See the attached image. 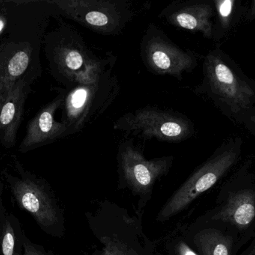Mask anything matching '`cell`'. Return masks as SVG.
Returning a JSON list of instances; mask_svg holds the SVG:
<instances>
[{
  "mask_svg": "<svg viewBox=\"0 0 255 255\" xmlns=\"http://www.w3.org/2000/svg\"><path fill=\"white\" fill-rule=\"evenodd\" d=\"M238 145H232L212 156L176 189L156 216L164 223L185 211L197 198L214 187L231 169L239 157Z\"/></svg>",
  "mask_w": 255,
  "mask_h": 255,
  "instance_id": "cell-8",
  "label": "cell"
},
{
  "mask_svg": "<svg viewBox=\"0 0 255 255\" xmlns=\"http://www.w3.org/2000/svg\"><path fill=\"white\" fill-rule=\"evenodd\" d=\"M173 156L148 160L131 141L123 142L118 148V188L128 190L136 199L134 212L143 217L152 199L154 186L166 176L173 165Z\"/></svg>",
  "mask_w": 255,
  "mask_h": 255,
  "instance_id": "cell-5",
  "label": "cell"
},
{
  "mask_svg": "<svg viewBox=\"0 0 255 255\" xmlns=\"http://www.w3.org/2000/svg\"><path fill=\"white\" fill-rule=\"evenodd\" d=\"M255 217V193L248 189L232 193L221 210L211 216V220L226 222L244 229L251 224Z\"/></svg>",
  "mask_w": 255,
  "mask_h": 255,
  "instance_id": "cell-15",
  "label": "cell"
},
{
  "mask_svg": "<svg viewBox=\"0 0 255 255\" xmlns=\"http://www.w3.org/2000/svg\"><path fill=\"white\" fill-rule=\"evenodd\" d=\"M212 16V7L207 3L173 2L161 12L160 17L180 29L200 32L204 37L211 38Z\"/></svg>",
  "mask_w": 255,
  "mask_h": 255,
  "instance_id": "cell-14",
  "label": "cell"
},
{
  "mask_svg": "<svg viewBox=\"0 0 255 255\" xmlns=\"http://www.w3.org/2000/svg\"><path fill=\"white\" fill-rule=\"evenodd\" d=\"M190 242L200 255H230L232 242L220 230L198 224L186 226Z\"/></svg>",
  "mask_w": 255,
  "mask_h": 255,
  "instance_id": "cell-17",
  "label": "cell"
},
{
  "mask_svg": "<svg viewBox=\"0 0 255 255\" xmlns=\"http://www.w3.org/2000/svg\"><path fill=\"white\" fill-rule=\"evenodd\" d=\"M4 186L5 185H4V181L0 178V220L7 212L4 204H3V193H4Z\"/></svg>",
  "mask_w": 255,
  "mask_h": 255,
  "instance_id": "cell-22",
  "label": "cell"
},
{
  "mask_svg": "<svg viewBox=\"0 0 255 255\" xmlns=\"http://www.w3.org/2000/svg\"><path fill=\"white\" fill-rule=\"evenodd\" d=\"M26 236L18 217L6 213L0 220V255H23Z\"/></svg>",
  "mask_w": 255,
  "mask_h": 255,
  "instance_id": "cell-18",
  "label": "cell"
},
{
  "mask_svg": "<svg viewBox=\"0 0 255 255\" xmlns=\"http://www.w3.org/2000/svg\"><path fill=\"white\" fill-rule=\"evenodd\" d=\"M64 100L63 91L50 103L42 107L28 122L26 134L19 145V152L26 153L69 136L66 126L55 118L57 110L61 109Z\"/></svg>",
  "mask_w": 255,
  "mask_h": 255,
  "instance_id": "cell-12",
  "label": "cell"
},
{
  "mask_svg": "<svg viewBox=\"0 0 255 255\" xmlns=\"http://www.w3.org/2000/svg\"><path fill=\"white\" fill-rule=\"evenodd\" d=\"M236 1L234 0H217L215 1V7L220 24L223 28L229 25L232 19L235 4Z\"/></svg>",
  "mask_w": 255,
  "mask_h": 255,
  "instance_id": "cell-20",
  "label": "cell"
},
{
  "mask_svg": "<svg viewBox=\"0 0 255 255\" xmlns=\"http://www.w3.org/2000/svg\"><path fill=\"white\" fill-rule=\"evenodd\" d=\"M142 219L112 201L98 202L94 209L85 212L95 240L90 255H161L157 241L144 232Z\"/></svg>",
  "mask_w": 255,
  "mask_h": 255,
  "instance_id": "cell-1",
  "label": "cell"
},
{
  "mask_svg": "<svg viewBox=\"0 0 255 255\" xmlns=\"http://www.w3.org/2000/svg\"><path fill=\"white\" fill-rule=\"evenodd\" d=\"M32 81H18L0 105V143L5 148H13L24 115L25 104L31 91Z\"/></svg>",
  "mask_w": 255,
  "mask_h": 255,
  "instance_id": "cell-13",
  "label": "cell"
},
{
  "mask_svg": "<svg viewBox=\"0 0 255 255\" xmlns=\"http://www.w3.org/2000/svg\"><path fill=\"white\" fill-rule=\"evenodd\" d=\"M43 46L51 75L67 89L78 75L100 58L91 52L80 34L65 22L45 34Z\"/></svg>",
  "mask_w": 255,
  "mask_h": 255,
  "instance_id": "cell-6",
  "label": "cell"
},
{
  "mask_svg": "<svg viewBox=\"0 0 255 255\" xmlns=\"http://www.w3.org/2000/svg\"><path fill=\"white\" fill-rule=\"evenodd\" d=\"M251 120L253 121V122H254L255 124V116L252 117Z\"/></svg>",
  "mask_w": 255,
  "mask_h": 255,
  "instance_id": "cell-24",
  "label": "cell"
},
{
  "mask_svg": "<svg viewBox=\"0 0 255 255\" xmlns=\"http://www.w3.org/2000/svg\"><path fill=\"white\" fill-rule=\"evenodd\" d=\"M204 85L207 93L234 115L250 109L255 90L241 79L217 52H209L204 61Z\"/></svg>",
  "mask_w": 255,
  "mask_h": 255,
  "instance_id": "cell-10",
  "label": "cell"
},
{
  "mask_svg": "<svg viewBox=\"0 0 255 255\" xmlns=\"http://www.w3.org/2000/svg\"><path fill=\"white\" fill-rule=\"evenodd\" d=\"M60 16L104 35H118L133 19L128 0H49Z\"/></svg>",
  "mask_w": 255,
  "mask_h": 255,
  "instance_id": "cell-7",
  "label": "cell"
},
{
  "mask_svg": "<svg viewBox=\"0 0 255 255\" xmlns=\"http://www.w3.org/2000/svg\"><path fill=\"white\" fill-rule=\"evenodd\" d=\"M113 127L126 136L172 143L187 140L194 133L193 123L185 115L154 106L124 114L115 121Z\"/></svg>",
  "mask_w": 255,
  "mask_h": 255,
  "instance_id": "cell-9",
  "label": "cell"
},
{
  "mask_svg": "<svg viewBox=\"0 0 255 255\" xmlns=\"http://www.w3.org/2000/svg\"><path fill=\"white\" fill-rule=\"evenodd\" d=\"M46 0H0V41L46 6Z\"/></svg>",
  "mask_w": 255,
  "mask_h": 255,
  "instance_id": "cell-16",
  "label": "cell"
},
{
  "mask_svg": "<svg viewBox=\"0 0 255 255\" xmlns=\"http://www.w3.org/2000/svg\"><path fill=\"white\" fill-rule=\"evenodd\" d=\"M23 255H59L54 250L46 249L43 245L33 242L26 236Z\"/></svg>",
  "mask_w": 255,
  "mask_h": 255,
  "instance_id": "cell-21",
  "label": "cell"
},
{
  "mask_svg": "<svg viewBox=\"0 0 255 255\" xmlns=\"http://www.w3.org/2000/svg\"><path fill=\"white\" fill-rule=\"evenodd\" d=\"M141 57L145 67L157 75H168L181 80L197 65L193 52L177 46L154 24H150L141 43Z\"/></svg>",
  "mask_w": 255,
  "mask_h": 255,
  "instance_id": "cell-11",
  "label": "cell"
},
{
  "mask_svg": "<svg viewBox=\"0 0 255 255\" xmlns=\"http://www.w3.org/2000/svg\"><path fill=\"white\" fill-rule=\"evenodd\" d=\"M115 61L112 55L100 58L78 75L73 85L64 91L61 122L69 135L79 133L94 123L116 98L120 85L112 72Z\"/></svg>",
  "mask_w": 255,
  "mask_h": 255,
  "instance_id": "cell-2",
  "label": "cell"
},
{
  "mask_svg": "<svg viewBox=\"0 0 255 255\" xmlns=\"http://www.w3.org/2000/svg\"><path fill=\"white\" fill-rule=\"evenodd\" d=\"M255 18V0L252 2L251 7L249 12L248 19H254Z\"/></svg>",
  "mask_w": 255,
  "mask_h": 255,
  "instance_id": "cell-23",
  "label": "cell"
},
{
  "mask_svg": "<svg viewBox=\"0 0 255 255\" xmlns=\"http://www.w3.org/2000/svg\"></svg>",
  "mask_w": 255,
  "mask_h": 255,
  "instance_id": "cell-25",
  "label": "cell"
},
{
  "mask_svg": "<svg viewBox=\"0 0 255 255\" xmlns=\"http://www.w3.org/2000/svg\"><path fill=\"white\" fill-rule=\"evenodd\" d=\"M157 243L161 255H200L187 236L185 225L177 224Z\"/></svg>",
  "mask_w": 255,
  "mask_h": 255,
  "instance_id": "cell-19",
  "label": "cell"
},
{
  "mask_svg": "<svg viewBox=\"0 0 255 255\" xmlns=\"http://www.w3.org/2000/svg\"><path fill=\"white\" fill-rule=\"evenodd\" d=\"M55 9L47 6L0 41V105L21 79L34 82L42 73L40 52Z\"/></svg>",
  "mask_w": 255,
  "mask_h": 255,
  "instance_id": "cell-3",
  "label": "cell"
},
{
  "mask_svg": "<svg viewBox=\"0 0 255 255\" xmlns=\"http://www.w3.org/2000/svg\"><path fill=\"white\" fill-rule=\"evenodd\" d=\"M1 176L19 209L28 213L44 233L59 239L65 236L64 208L45 178L25 169L14 155L11 170L3 169Z\"/></svg>",
  "mask_w": 255,
  "mask_h": 255,
  "instance_id": "cell-4",
  "label": "cell"
}]
</instances>
